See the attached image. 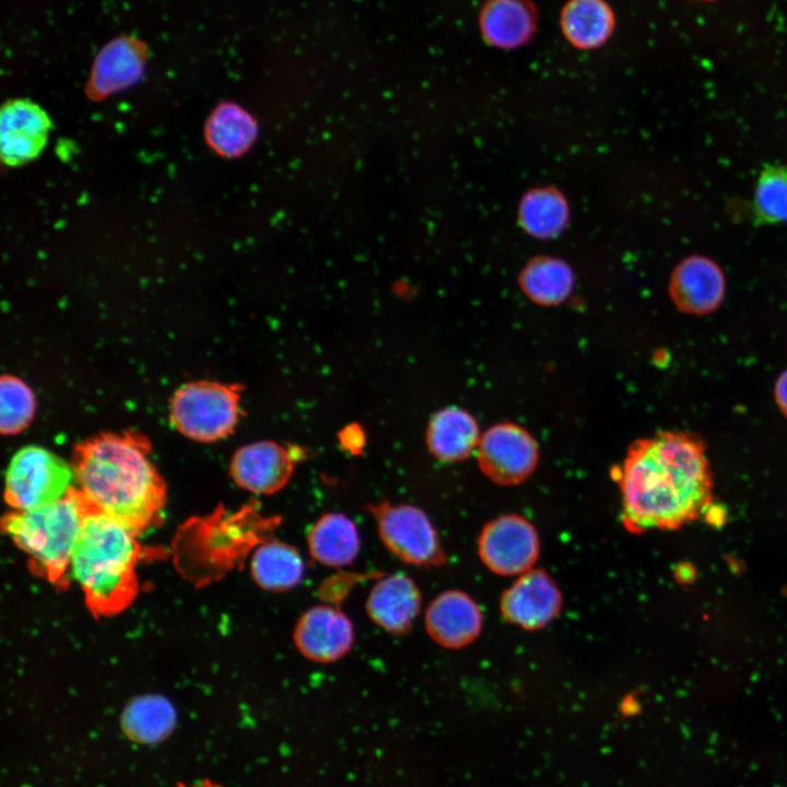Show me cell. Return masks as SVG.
I'll return each instance as SVG.
<instances>
[{
  "label": "cell",
  "mask_w": 787,
  "mask_h": 787,
  "mask_svg": "<svg viewBox=\"0 0 787 787\" xmlns=\"http://www.w3.org/2000/svg\"><path fill=\"white\" fill-rule=\"evenodd\" d=\"M562 595L543 569H529L507 588L500 602L504 619L525 630H539L560 613Z\"/></svg>",
  "instance_id": "cell-10"
},
{
  "label": "cell",
  "mask_w": 787,
  "mask_h": 787,
  "mask_svg": "<svg viewBox=\"0 0 787 787\" xmlns=\"http://www.w3.org/2000/svg\"><path fill=\"white\" fill-rule=\"evenodd\" d=\"M538 19L531 0H486L479 17L481 35L491 46L519 48L533 37Z\"/></svg>",
  "instance_id": "cell-17"
},
{
  "label": "cell",
  "mask_w": 787,
  "mask_h": 787,
  "mask_svg": "<svg viewBox=\"0 0 787 787\" xmlns=\"http://www.w3.org/2000/svg\"><path fill=\"white\" fill-rule=\"evenodd\" d=\"M568 208L564 197L553 188H538L528 192L519 207V220L527 233L551 238L565 227Z\"/></svg>",
  "instance_id": "cell-26"
},
{
  "label": "cell",
  "mask_w": 787,
  "mask_h": 787,
  "mask_svg": "<svg viewBox=\"0 0 787 787\" xmlns=\"http://www.w3.org/2000/svg\"><path fill=\"white\" fill-rule=\"evenodd\" d=\"M482 621L479 606L459 590L438 595L425 613L428 635L447 648H460L472 643L481 633Z\"/></svg>",
  "instance_id": "cell-16"
},
{
  "label": "cell",
  "mask_w": 787,
  "mask_h": 787,
  "mask_svg": "<svg viewBox=\"0 0 787 787\" xmlns=\"http://www.w3.org/2000/svg\"><path fill=\"white\" fill-rule=\"evenodd\" d=\"M421 602V592L414 582L404 574H393L373 587L366 609L378 626L393 634H402L411 629Z\"/></svg>",
  "instance_id": "cell-18"
},
{
  "label": "cell",
  "mask_w": 787,
  "mask_h": 787,
  "mask_svg": "<svg viewBox=\"0 0 787 787\" xmlns=\"http://www.w3.org/2000/svg\"><path fill=\"white\" fill-rule=\"evenodd\" d=\"M238 385L193 381L181 386L171 404V421L183 435L203 443L230 435L239 415Z\"/></svg>",
  "instance_id": "cell-5"
},
{
  "label": "cell",
  "mask_w": 787,
  "mask_h": 787,
  "mask_svg": "<svg viewBox=\"0 0 787 787\" xmlns=\"http://www.w3.org/2000/svg\"><path fill=\"white\" fill-rule=\"evenodd\" d=\"M307 541L312 556L321 564L333 567L350 564L360 549L355 525L339 513L321 516L310 528Z\"/></svg>",
  "instance_id": "cell-22"
},
{
  "label": "cell",
  "mask_w": 787,
  "mask_h": 787,
  "mask_svg": "<svg viewBox=\"0 0 787 787\" xmlns=\"http://www.w3.org/2000/svg\"><path fill=\"white\" fill-rule=\"evenodd\" d=\"M573 273L562 260L539 257L529 262L519 277V284L527 297L543 306L564 302L573 287Z\"/></svg>",
  "instance_id": "cell-25"
},
{
  "label": "cell",
  "mask_w": 787,
  "mask_h": 787,
  "mask_svg": "<svg viewBox=\"0 0 787 787\" xmlns=\"http://www.w3.org/2000/svg\"><path fill=\"white\" fill-rule=\"evenodd\" d=\"M726 283L721 268L712 259L692 255L680 261L670 278L669 293L683 313L706 315L725 297Z\"/></svg>",
  "instance_id": "cell-13"
},
{
  "label": "cell",
  "mask_w": 787,
  "mask_h": 787,
  "mask_svg": "<svg viewBox=\"0 0 787 787\" xmlns=\"http://www.w3.org/2000/svg\"><path fill=\"white\" fill-rule=\"evenodd\" d=\"M775 398L779 410L787 418V369L779 375L776 381Z\"/></svg>",
  "instance_id": "cell-29"
},
{
  "label": "cell",
  "mask_w": 787,
  "mask_h": 787,
  "mask_svg": "<svg viewBox=\"0 0 787 787\" xmlns=\"http://www.w3.org/2000/svg\"><path fill=\"white\" fill-rule=\"evenodd\" d=\"M0 428L12 435L24 430L35 412V398L31 388L21 379L4 375L1 377Z\"/></svg>",
  "instance_id": "cell-28"
},
{
  "label": "cell",
  "mask_w": 787,
  "mask_h": 787,
  "mask_svg": "<svg viewBox=\"0 0 787 787\" xmlns=\"http://www.w3.org/2000/svg\"><path fill=\"white\" fill-rule=\"evenodd\" d=\"M560 25L574 47L594 49L611 37L615 16L604 0H568L562 8Z\"/></svg>",
  "instance_id": "cell-21"
},
{
  "label": "cell",
  "mask_w": 787,
  "mask_h": 787,
  "mask_svg": "<svg viewBox=\"0 0 787 787\" xmlns=\"http://www.w3.org/2000/svg\"><path fill=\"white\" fill-rule=\"evenodd\" d=\"M89 509L74 488L56 502L11 513L4 528L37 569L47 577L57 578L69 568Z\"/></svg>",
  "instance_id": "cell-4"
},
{
  "label": "cell",
  "mask_w": 787,
  "mask_h": 787,
  "mask_svg": "<svg viewBox=\"0 0 787 787\" xmlns=\"http://www.w3.org/2000/svg\"><path fill=\"white\" fill-rule=\"evenodd\" d=\"M538 460L536 439L515 423L503 422L489 427L478 444L481 471L501 485L525 481L533 472Z\"/></svg>",
  "instance_id": "cell-8"
},
{
  "label": "cell",
  "mask_w": 787,
  "mask_h": 787,
  "mask_svg": "<svg viewBox=\"0 0 787 787\" xmlns=\"http://www.w3.org/2000/svg\"><path fill=\"white\" fill-rule=\"evenodd\" d=\"M341 441L343 445L349 448L353 449V447H359L362 445L363 442V435L361 434L360 430L357 428H350L344 431L342 434Z\"/></svg>",
  "instance_id": "cell-30"
},
{
  "label": "cell",
  "mask_w": 787,
  "mask_h": 787,
  "mask_svg": "<svg viewBox=\"0 0 787 787\" xmlns=\"http://www.w3.org/2000/svg\"><path fill=\"white\" fill-rule=\"evenodd\" d=\"M354 631L350 619L329 606H315L305 611L294 630L297 649L308 659L331 662L351 648Z\"/></svg>",
  "instance_id": "cell-14"
},
{
  "label": "cell",
  "mask_w": 787,
  "mask_h": 787,
  "mask_svg": "<svg viewBox=\"0 0 787 787\" xmlns=\"http://www.w3.org/2000/svg\"><path fill=\"white\" fill-rule=\"evenodd\" d=\"M480 438L475 419L457 407L438 411L431 419L426 435L430 451L445 461L466 459L478 447Z\"/></svg>",
  "instance_id": "cell-20"
},
{
  "label": "cell",
  "mask_w": 787,
  "mask_h": 787,
  "mask_svg": "<svg viewBox=\"0 0 787 787\" xmlns=\"http://www.w3.org/2000/svg\"><path fill=\"white\" fill-rule=\"evenodd\" d=\"M137 531L101 512L89 509L68 572L98 612H114L134 594Z\"/></svg>",
  "instance_id": "cell-3"
},
{
  "label": "cell",
  "mask_w": 787,
  "mask_h": 787,
  "mask_svg": "<svg viewBox=\"0 0 787 787\" xmlns=\"http://www.w3.org/2000/svg\"><path fill=\"white\" fill-rule=\"evenodd\" d=\"M753 207L760 223L787 222V165H770L761 172Z\"/></svg>",
  "instance_id": "cell-27"
},
{
  "label": "cell",
  "mask_w": 787,
  "mask_h": 787,
  "mask_svg": "<svg viewBox=\"0 0 787 787\" xmlns=\"http://www.w3.org/2000/svg\"><path fill=\"white\" fill-rule=\"evenodd\" d=\"M148 46L134 36H118L97 52L85 85L87 98L94 102L136 84L142 77Z\"/></svg>",
  "instance_id": "cell-11"
},
{
  "label": "cell",
  "mask_w": 787,
  "mask_h": 787,
  "mask_svg": "<svg viewBox=\"0 0 787 787\" xmlns=\"http://www.w3.org/2000/svg\"><path fill=\"white\" fill-rule=\"evenodd\" d=\"M293 454L269 441L239 448L231 461V474L243 489L257 494H272L289 482L294 470Z\"/></svg>",
  "instance_id": "cell-15"
},
{
  "label": "cell",
  "mask_w": 787,
  "mask_h": 787,
  "mask_svg": "<svg viewBox=\"0 0 787 787\" xmlns=\"http://www.w3.org/2000/svg\"><path fill=\"white\" fill-rule=\"evenodd\" d=\"M51 121L47 113L28 99H11L0 113L1 160L8 166H20L44 150Z\"/></svg>",
  "instance_id": "cell-12"
},
{
  "label": "cell",
  "mask_w": 787,
  "mask_h": 787,
  "mask_svg": "<svg viewBox=\"0 0 787 787\" xmlns=\"http://www.w3.org/2000/svg\"><path fill=\"white\" fill-rule=\"evenodd\" d=\"M149 453L148 439L137 433H106L80 444L72 468L89 508L137 532L149 526L165 501L164 482Z\"/></svg>",
  "instance_id": "cell-2"
},
{
  "label": "cell",
  "mask_w": 787,
  "mask_h": 787,
  "mask_svg": "<svg viewBox=\"0 0 787 787\" xmlns=\"http://www.w3.org/2000/svg\"><path fill=\"white\" fill-rule=\"evenodd\" d=\"M483 564L502 576L522 574L533 566L540 553L536 528L519 515H503L486 524L478 540Z\"/></svg>",
  "instance_id": "cell-9"
},
{
  "label": "cell",
  "mask_w": 787,
  "mask_h": 787,
  "mask_svg": "<svg viewBox=\"0 0 787 787\" xmlns=\"http://www.w3.org/2000/svg\"><path fill=\"white\" fill-rule=\"evenodd\" d=\"M176 723L174 705L160 694L132 698L120 717L124 735L138 744H156L166 740L173 733Z\"/></svg>",
  "instance_id": "cell-19"
},
{
  "label": "cell",
  "mask_w": 787,
  "mask_h": 787,
  "mask_svg": "<svg viewBox=\"0 0 787 787\" xmlns=\"http://www.w3.org/2000/svg\"><path fill=\"white\" fill-rule=\"evenodd\" d=\"M74 471L64 460L38 446H26L12 458L5 474V500L15 510L56 502L73 486Z\"/></svg>",
  "instance_id": "cell-6"
},
{
  "label": "cell",
  "mask_w": 787,
  "mask_h": 787,
  "mask_svg": "<svg viewBox=\"0 0 787 787\" xmlns=\"http://www.w3.org/2000/svg\"><path fill=\"white\" fill-rule=\"evenodd\" d=\"M612 475L621 491L622 522L630 532L674 529L712 506L705 445L691 433L666 431L635 441Z\"/></svg>",
  "instance_id": "cell-1"
},
{
  "label": "cell",
  "mask_w": 787,
  "mask_h": 787,
  "mask_svg": "<svg viewBox=\"0 0 787 787\" xmlns=\"http://www.w3.org/2000/svg\"><path fill=\"white\" fill-rule=\"evenodd\" d=\"M177 787H222L220 784L213 782L212 779L205 778L201 782H198L192 785H187L185 783H178Z\"/></svg>",
  "instance_id": "cell-31"
},
{
  "label": "cell",
  "mask_w": 787,
  "mask_h": 787,
  "mask_svg": "<svg viewBox=\"0 0 787 787\" xmlns=\"http://www.w3.org/2000/svg\"><path fill=\"white\" fill-rule=\"evenodd\" d=\"M369 509L384 544L398 559L414 565H438L445 561L437 533L420 508L383 502Z\"/></svg>",
  "instance_id": "cell-7"
},
{
  "label": "cell",
  "mask_w": 787,
  "mask_h": 787,
  "mask_svg": "<svg viewBox=\"0 0 787 787\" xmlns=\"http://www.w3.org/2000/svg\"><path fill=\"white\" fill-rule=\"evenodd\" d=\"M256 125L238 105L224 103L216 106L204 125L208 145L221 156L243 154L252 143Z\"/></svg>",
  "instance_id": "cell-24"
},
{
  "label": "cell",
  "mask_w": 787,
  "mask_h": 787,
  "mask_svg": "<svg viewBox=\"0 0 787 787\" xmlns=\"http://www.w3.org/2000/svg\"><path fill=\"white\" fill-rule=\"evenodd\" d=\"M250 571L255 582L269 591H285L299 584L304 562L296 549L281 541L262 542L254 552Z\"/></svg>",
  "instance_id": "cell-23"
}]
</instances>
